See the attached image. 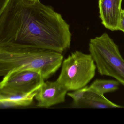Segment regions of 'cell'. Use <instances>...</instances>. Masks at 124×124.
Returning a JSON list of instances; mask_svg holds the SVG:
<instances>
[{"instance_id":"obj_1","label":"cell","mask_w":124,"mask_h":124,"mask_svg":"<svg viewBox=\"0 0 124 124\" xmlns=\"http://www.w3.org/2000/svg\"><path fill=\"white\" fill-rule=\"evenodd\" d=\"M70 26L39 0H10L0 13V46L36 48L63 53L70 48Z\"/></svg>"},{"instance_id":"obj_2","label":"cell","mask_w":124,"mask_h":124,"mask_svg":"<svg viewBox=\"0 0 124 124\" xmlns=\"http://www.w3.org/2000/svg\"><path fill=\"white\" fill-rule=\"evenodd\" d=\"M62 53L29 47L0 46V76L22 71L38 72L44 80L53 76L61 67Z\"/></svg>"},{"instance_id":"obj_3","label":"cell","mask_w":124,"mask_h":124,"mask_svg":"<svg viewBox=\"0 0 124 124\" xmlns=\"http://www.w3.org/2000/svg\"><path fill=\"white\" fill-rule=\"evenodd\" d=\"M88 50L98 73L115 78L124 86V59L108 35L104 33L91 39Z\"/></svg>"},{"instance_id":"obj_4","label":"cell","mask_w":124,"mask_h":124,"mask_svg":"<svg viewBox=\"0 0 124 124\" xmlns=\"http://www.w3.org/2000/svg\"><path fill=\"white\" fill-rule=\"evenodd\" d=\"M96 67L90 54L72 52L63 60L56 81L68 91L84 87L95 75Z\"/></svg>"},{"instance_id":"obj_5","label":"cell","mask_w":124,"mask_h":124,"mask_svg":"<svg viewBox=\"0 0 124 124\" xmlns=\"http://www.w3.org/2000/svg\"><path fill=\"white\" fill-rule=\"evenodd\" d=\"M45 82L38 72L19 71L3 77L0 83V96H25L37 91Z\"/></svg>"},{"instance_id":"obj_6","label":"cell","mask_w":124,"mask_h":124,"mask_svg":"<svg viewBox=\"0 0 124 124\" xmlns=\"http://www.w3.org/2000/svg\"><path fill=\"white\" fill-rule=\"evenodd\" d=\"M68 91L57 81L44 82L35 97L39 107L49 108L63 103Z\"/></svg>"},{"instance_id":"obj_7","label":"cell","mask_w":124,"mask_h":124,"mask_svg":"<svg viewBox=\"0 0 124 124\" xmlns=\"http://www.w3.org/2000/svg\"><path fill=\"white\" fill-rule=\"evenodd\" d=\"M122 0H99V17L104 27L111 31L118 30Z\"/></svg>"},{"instance_id":"obj_8","label":"cell","mask_w":124,"mask_h":124,"mask_svg":"<svg viewBox=\"0 0 124 124\" xmlns=\"http://www.w3.org/2000/svg\"><path fill=\"white\" fill-rule=\"evenodd\" d=\"M79 108H124V106L113 103L106 98L88 89L86 92Z\"/></svg>"},{"instance_id":"obj_9","label":"cell","mask_w":124,"mask_h":124,"mask_svg":"<svg viewBox=\"0 0 124 124\" xmlns=\"http://www.w3.org/2000/svg\"><path fill=\"white\" fill-rule=\"evenodd\" d=\"M37 91L25 96H0L1 108H10L29 106L33 102Z\"/></svg>"},{"instance_id":"obj_10","label":"cell","mask_w":124,"mask_h":124,"mask_svg":"<svg viewBox=\"0 0 124 124\" xmlns=\"http://www.w3.org/2000/svg\"><path fill=\"white\" fill-rule=\"evenodd\" d=\"M120 83L117 80L96 79L89 86V89L100 95L118 90Z\"/></svg>"},{"instance_id":"obj_11","label":"cell","mask_w":124,"mask_h":124,"mask_svg":"<svg viewBox=\"0 0 124 124\" xmlns=\"http://www.w3.org/2000/svg\"><path fill=\"white\" fill-rule=\"evenodd\" d=\"M89 89V86L85 87L74 91L71 93H68L67 95L73 99V106L75 107H78L82 100L86 92Z\"/></svg>"},{"instance_id":"obj_12","label":"cell","mask_w":124,"mask_h":124,"mask_svg":"<svg viewBox=\"0 0 124 124\" xmlns=\"http://www.w3.org/2000/svg\"><path fill=\"white\" fill-rule=\"evenodd\" d=\"M118 30L122 31L124 33V9H122L118 22Z\"/></svg>"},{"instance_id":"obj_13","label":"cell","mask_w":124,"mask_h":124,"mask_svg":"<svg viewBox=\"0 0 124 124\" xmlns=\"http://www.w3.org/2000/svg\"><path fill=\"white\" fill-rule=\"evenodd\" d=\"M10 0H0V13H1Z\"/></svg>"},{"instance_id":"obj_14","label":"cell","mask_w":124,"mask_h":124,"mask_svg":"<svg viewBox=\"0 0 124 124\" xmlns=\"http://www.w3.org/2000/svg\"><path fill=\"white\" fill-rule=\"evenodd\" d=\"M32 0V1H37V0Z\"/></svg>"}]
</instances>
